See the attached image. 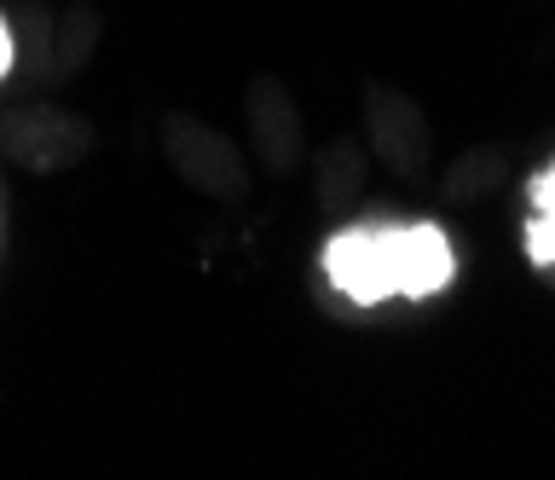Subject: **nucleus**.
<instances>
[{"mask_svg":"<svg viewBox=\"0 0 555 480\" xmlns=\"http://www.w3.org/2000/svg\"><path fill=\"white\" fill-rule=\"evenodd\" d=\"M324 272L347 301L382 307L393 296L423 301L457 278V255H451L440 226H347L324 244Z\"/></svg>","mask_w":555,"mask_h":480,"instance_id":"nucleus-1","label":"nucleus"},{"mask_svg":"<svg viewBox=\"0 0 555 480\" xmlns=\"http://www.w3.org/2000/svg\"><path fill=\"white\" fill-rule=\"evenodd\" d=\"M527 197H532V215H527V261L532 267H555V163L538 168L527 180Z\"/></svg>","mask_w":555,"mask_h":480,"instance_id":"nucleus-2","label":"nucleus"},{"mask_svg":"<svg viewBox=\"0 0 555 480\" xmlns=\"http://www.w3.org/2000/svg\"><path fill=\"white\" fill-rule=\"evenodd\" d=\"M12 70V29H7V18H0V76Z\"/></svg>","mask_w":555,"mask_h":480,"instance_id":"nucleus-3","label":"nucleus"}]
</instances>
